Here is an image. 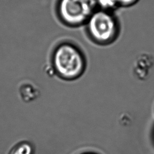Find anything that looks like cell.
Here are the masks:
<instances>
[{"label": "cell", "mask_w": 154, "mask_h": 154, "mask_svg": "<svg viewBox=\"0 0 154 154\" xmlns=\"http://www.w3.org/2000/svg\"><path fill=\"white\" fill-rule=\"evenodd\" d=\"M32 147L27 143H22L14 147L9 154H32Z\"/></svg>", "instance_id": "5b68a950"}, {"label": "cell", "mask_w": 154, "mask_h": 154, "mask_svg": "<svg viewBox=\"0 0 154 154\" xmlns=\"http://www.w3.org/2000/svg\"><path fill=\"white\" fill-rule=\"evenodd\" d=\"M97 8L96 0H57L55 12L64 25L78 27L85 25Z\"/></svg>", "instance_id": "6da1fadb"}, {"label": "cell", "mask_w": 154, "mask_h": 154, "mask_svg": "<svg viewBox=\"0 0 154 154\" xmlns=\"http://www.w3.org/2000/svg\"><path fill=\"white\" fill-rule=\"evenodd\" d=\"M88 34L99 42L112 40L118 34L119 21L114 12L97 8L85 24Z\"/></svg>", "instance_id": "7a4b0ae2"}, {"label": "cell", "mask_w": 154, "mask_h": 154, "mask_svg": "<svg viewBox=\"0 0 154 154\" xmlns=\"http://www.w3.org/2000/svg\"><path fill=\"white\" fill-rule=\"evenodd\" d=\"M97 8L114 12L119 8L116 0H96Z\"/></svg>", "instance_id": "277c9868"}, {"label": "cell", "mask_w": 154, "mask_h": 154, "mask_svg": "<svg viewBox=\"0 0 154 154\" xmlns=\"http://www.w3.org/2000/svg\"><path fill=\"white\" fill-rule=\"evenodd\" d=\"M54 64L57 71L67 78L78 75L83 69V60L79 51L72 45L60 46L54 55Z\"/></svg>", "instance_id": "3957f363"}, {"label": "cell", "mask_w": 154, "mask_h": 154, "mask_svg": "<svg viewBox=\"0 0 154 154\" xmlns=\"http://www.w3.org/2000/svg\"><path fill=\"white\" fill-rule=\"evenodd\" d=\"M140 0H116L119 8H128L135 5Z\"/></svg>", "instance_id": "8992f818"}]
</instances>
